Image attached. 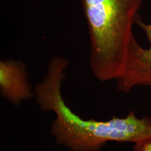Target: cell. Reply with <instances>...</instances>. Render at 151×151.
<instances>
[{
    "instance_id": "obj_2",
    "label": "cell",
    "mask_w": 151,
    "mask_h": 151,
    "mask_svg": "<svg viewBox=\"0 0 151 151\" xmlns=\"http://www.w3.org/2000/svg\"><path fill=\"white\" fill-rule=\"evenodd\" d=\"M90 42V65L98 80H116L125 68L143 0H81Z\"/></svg>"
},
{
    "instance_id": "obj_6",
    "label": "cell",
    "mask_w": 151,
    "mask_h": 151,
    "mask_svg": "<svg viewBox=\"0 0 151 151\" xmlns=\"http://www.w3.org/2000/svg\"></svg>"
},
{
    "instance_id": "obj_1",
    "label": "cell",
    "mask_w": 151,
    "mask_h": 151,
    "mask_svg": "<svg viewBox=\"0 0 151 151\" xmlns=\"http://www.w3.org/2000/svg\"><path fill=\"white\" fill-rule=\"evenodd\" d=\"M63 72L60 66L49 67L43 81L34 90L40 109L55 115L50 131L58 145L70 151H100L109 142L136 143L151 139V116L139 118L133 111L124 118L114 116L105 121L81 118L67 105L62 96Z\"/></svg>"
},
{
    "instance_id": "obj_4",
    "label": "cell",
    "mask_w": 151,
    "mask_h": 151,
    "mask_svg": "<svg viewBox=\"0 0 151 151\" xmlns=\"http://www.w3.org/2000/svg\"><path fill=\"white\" fill-rule=\"evenodd\" d=\"M0 91L2 97L16 106L34 96L27 69L22 62L0 61Z\"/></svg>"
},
{
    "instance_id": "obj_3",
    "label": "cell",
    "mask_w": 151,
    "mask_h": 151,
    "mask_svg": "<svg viewBox=\"0 0 151 151\" xmlns=\"http://www.w3.org/2000/svg\"><path fill=\"white\" fill-rule=\"evenodd\" d=\"M136 25L144 31L150 46L143 48L135 38L130 44L124 70L116 80V88L125 93L138 86L151 85V23L146 24L140 17Z\"/></svg>"
},
{
    "instance_id": "obj_5",
    "label": "cell",
    "mask_w": 151,
    "mask_h": 151,
    "mask_svg": "<svg viewBox=\"0 0 151 151\" xmlns=\"http://www.w3.org/2000/svg\"><path fill=\"white\" fill-rule=\"evenodd\" d=\"M133 151H151V138L134 143Z\"/></svg>"
}]
</instances>
